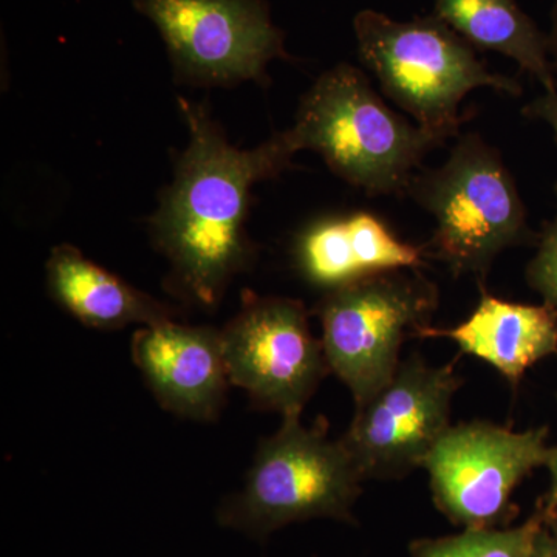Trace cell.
Returning <instances> with one entry per match:
<instances>
[{
    "label": "cell",
    "mask_w": 557,
    "mask_h": 557,
    "mask_svg": "<svg viewBox=\"0 0 557 557\" xmlns=\"http://www.w3.org/2000/svg\"><path fill=\"white\" fill-rule=\"evenodd\" d=\"M189 145L152 218L157 247L177 287L200 306H218L251 259L245 222L251 188L287 170L296 153L287 131L256 149H237L200 106L180 101Z\"/></svg>",
    "instance_id": "1"
},
{
    "label": "cell",
    "mask_w": 557,
    "mask_h": 557,
    "mask_svg": "<svg viewBox=\"0 0 557 557\" xmlns=\"http://www.w3.org/2000/svg\"><path fill=\"white\" fill-rule=\"evenodd\" d=\"M296 152L314 150L333 174L370 197L408 196L429 152L446 141L403 119L366 73L341 62L300 100L287 131Z\"/></svg>",
    "instance_id": "2"
},
{
    "label": "cell",
    "mask_w": 557,
    "mask_h": 557,
    "mask_svg": "<svg viewBox=\"0 0 557 557\" xmlns=\"http://www.w3.org/2000/svg\"><path fill=\"white\" fill-rule=\"evenodd\" d=\"M358 57L384 95L424 131L448 141L474 113L460 112L472 90L493 89L518 98V79L491 72L467 40L434 14L392 20L361 10L354 20Z\"/></svg>",
    "instance_id": "3"
},
{
    "label": "cell",
    "mask_w": 557,
    "mask_h": 557,
    "mask_svg": "<svg viewBox=\"0 0 557 557\" xmlns=\"http://www.w3.org/2000/svg\"><path fill=\"white\" fill-rule=\"evenodd\" d=\"M408 197L435 220L432 255L453 276H474L482 288L505 249L537 242L515 175L475 132L458 135L442 166L418 172Z\"/></svg>",
    "instance_id": "4"
},
{
    "label": "cell",
    "mask_w": 557,
    "mask_h": 557,
    "mask_svg": "<svg viewBox=\"0 0 557 557\" xmlns=\"http://www.w3.org/2000/svg\"><path fill=\"white\" fill-rule=\"evenodd\" d=\"M364 480L343 440L329 437L324 420L306 428L293 413L260 442L244 487L220 507L218 520L256 539L307 520L354 522Z\"/></svg>",
    "instance_id": "5"
},
{
    "label": "cell",
    "mask_w": 557,
    "mask_h": 557,
    "mask_svg": "<svg viewBox=\"0 0 557 557\" xmlns=\"http://www.w3.org/2000/svg\"><path fill=\"white\" fill-rule=\"evenodd\" d=\"M438 300L437 285L418 270L370 274L325 293L317 307L322 347L355 405L394 376L403 344L431 327Z\"/></svg>",
    "instance_id": "6"
},
{
    "label": "cell",
    "mask_w": 557,
    "mask_h": 557,
    "mask_svg": "<svg viewBox=\"0 0 557 557\" xmlns=\"http://www.w3.org/2000/svg\"><path fill=\"white\" fill-rule=\"evenodd\" d=\"M548 428L515 432L472 421L450 424L423 468L443 515L465 528H496L515 515L511 497L549 456Z\"/></svg>",
    "instance_id": "7"
},
{
    "label": "cell",
    "mask_w": 557,
    "mask_h": 557,
    "mask_svg": "<svg viewBox=\"0 0 557 557\" xmlns=\"http://www.w3.org/2000/svg\"><path fill=\"white\" fill-rule=\"evenodd\" d=\"M166 44L180 75L197 83H265L274 60H289L265 0H135Z\"/></svg>",
    "instance_id": "8"
},
{
    "label": "cell",
    "mask_w": 557,
    "mask_h": 557,
    "mask_svg": "<svg viewBox=\"0 0 557 557\" xmlns=\"http://www.w3.org/2000/svg\"><path fill=\"white\" fill-rule=\"evenodd\" d=\"M220 332L230 383L282 417L302 413L330 373L300 300L247 292L239 313Z\"/></svg>",
    "instance_id": "9"
},
{
    "label": "cell",
    "mask_w": 557,
    "mask_h": 557,
    "mask_svg": "<svg viewBox=\"0 0 557 557\" xmlns=\"http://www.w3.org/2000/svg\"><path fill=\"white\" fill-rule=\"evenodd\" d=\"M460 386L454 364L434 368L413 355L372 397L355 405L341 440L364 479H401L423 468L450 426Z\"/></svg>",
    "instance_id": "10"
},
{
    "label": "cell",
    "mask_w": 557,
    "mask_h": 557,
    "mask_svg": "<svg viewBox=\"0 0 557 557\" xmlns=\"http://www.w3.org/2000/svg\"><path fill=\"white\" fill-rule=\"evenodd\" d=\"M132 358L164 409L196 421L219 417L230 384L220 330L148 325L135 333Z\"/></svg>",
    "instance_id": "11"
},
{
    "label": "cell",
    "mask_w": 557,
    "mask_h": 557,
    "mask_svg": "<svg viewBox=\"0 0 557 557\" xmlns=\"http://www.w3.org/2000/svg\"><path fill=\"white\" fill-rule=\"evenodd\" d=\"M424 338H448L482 359L512 386L542 359L557 354V311L547 304L508 302L482 288L479 306L456 329L424 330Z\"/></svg>",
    "instance_id": "12"
},
{
    "label": "cell",
    "mask_w": 557,
    "mask_h": 557,
    "mask_svg": "<svg viewBox=\"0 0 557 557\" xmlns=\"http://www.w3.org/2000/svg\"><path fill=\"white\" fill-rule=\"evenodd\" d=\"M46 273L51 298L87 327H148L174 317L170 307L101 269L72 245L51 249Z\"/></svg>",
    "instance_id": "13"
},
{
    "label": "cell",
    "mask_w": 557,
    "mask_h": 557,
    "mask_svg": "<svg viewBox=\"0 0 557 557\" xmlns=\"http://www.w3.org/2000/svg\"><path fill=\"white\" fill-rule=\"evenodd\" d=\"M432 14L472 49L504 54L533 76L544 91H557L547 33L516 0H434Z\"/></svg>",
    "instance_id": "14"
},
{
    "label": "cell",
    "mask_w": 557,
    "mask_h": 557,
    "mask_svg": "<svg viewBox=\"0 0 557 557\" xmlns=\"http://www.w3.org/2000/svg\"><path fill=\"white\" fill-rule=\"evenodd\" d=\"M295 258L302 276L327 292L366 277L348 215L321 219L307 226L296 242Z\"/></svg>",
    "instance_id": "15"
},
{
    "label": "cell",
    "mask_w": 557,
    "mask_h": 557,
    "mask_svg": "<svg viewBox=\"0 0 557 557\" xmlns=\"http://www.w3.org/2000/svg\"><path fill=\"white\" fill-rule=\"evenodd\" d=\"M544 528L541 511L522 525L465 528L463 533L437 539H418L410 544L412 557H533Z\"/></svg>",
    "instance_id": "16"
},
{
    "label": "cell",
    "mask_w": 557,
    "mask_h": 557,
    "mask_svg": "<svg viewBox=\"0 0 557 557\" xmlns=\"http://www.w3.org/2000/svg\"><path fill=\"white\" fill-rule=\"evenodd\" d=\"M556 212L537 234L536 252L528 262V285L544 298V304L557 311V183Z\"/></svg>",
    "instance_id": "17"
},
{
    "label": "cell",
    "mask_w": 557,
    "mask_h": 557,
    "mask_svg": "<svg viewBox=\"0 0 557 557\" xmlns=\"http://www.w3.org/2000/svg\"><path fill=\"white\" fill-rule=\"evenodd\" d=\"M522 115L528 120L541 121L547 124L553 132V138L557 145V91L555 94L539 95L533 101L522 108Z\"/></svg>",
    "instance_id": "18"
},
{
    "label": "cell",
    "mask_w": 557,
    "mask_h": 557,
    "mask_svg": "<svg viewBox=\"0 0 557 557\" xmlns=\"http://www.w3.org/2000/svg\"><path fill=\"white\" fill-rule=\"evenodd\" d=\"M545 468H547L549 472V490L547 491V494H545V497L542 498L541 507L537 508V511L547 516L557 511V446L556 448L549 449V456Z\"/></svg>",
    "instance_id": "19"
},
{
    "label": "cell",
    "mask_w": 557,
    "mask_h": 557,
    "mask_svg": "<svg viewBox=\"0 0 557 557\" xmlns=\"http://www.w3.org/2000/svg\"><path fill=\"white\" fill-rule=\"evenodd\" d=\"M533 557H557V537L549 533L545 522L544 528L539 533Z\"/></svg>",
    "instance_id": "20"
},
{
    "label": "cell",
    "mask_w": 557,
    "mask_h": 557,
    "mask_svg": "<svg viewBox=\"0 0 557 557\" xmlns=\"http://www.w3.org/2000/svg\"><path fill=\"white\" fill-rule=\"evenodd\" d=\"M547 39L549 60H552L553 69L557 73V0L553 3L552 13H549Z\"/></svg>",
    "instance_id": "21"
},
{
    "label": "cell",
    "mask_w": 557,
    "mask_h": 557,
    "mask_svg": "<svg viewBox=\"0 0 557 557\" xmlns=\"http://www.w3.org/2000/svg\"><path fill=\"white\" fill-rule=\"evenodd\" d=\"M544 522L545 527L548 528L549 533L555 534L557 537V511L552 512V515L544 516Z\"/></svg>",
    "instance_id": "22"
}]
</instances>
